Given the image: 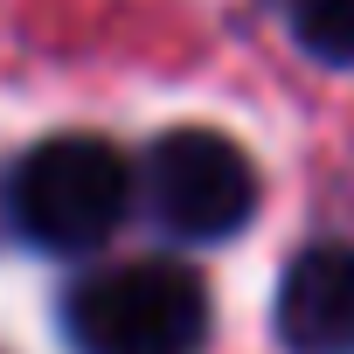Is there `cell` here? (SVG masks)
Masks as SVG:
<instances>
[{"label":"cell","mask_w":354,"mask_h":354,"mask_svg":"<svg viewBox=\"0 0 354 354\" xmlns=\"http://www.w3.org/2000/svg\"><path fill=\"white\" fill-rule=\"evenodd\" d=\"M132 188L139 181H132V167L111 139L56 132V139L21 153L15 181H8V216H15L21 243H35L49 257H91L125 223Z\"/></svg>","instance_id":"1"},{"label":"cell","mask_w":354,"mask_h":354,"mask_svg":"<svg viewBox=\"0 0 354 354\" xmlns=\"http://www.w3.org/2000/svg\"><path fill=\"white\" fill-rule=\"evenodd\" d=\"M63 333L77 354H202L209 292L181 257H125L70 285Z\"/></svg>","instance_id":"2"},{"label":"cell","mask_w":354,"mask_h":354,"mask_svg":"<svg viewBox=\"0 0 354 354\" xmlns=\"http://www.w3.org/2000/svg\"><path fill=\"white\" fill-rule=\"evenodd\" d=\"M139 202L174 243H223L257 216V167L230 132L174 125L146 146Z\"/></svg>","instance_id":"3"},{"label":"cell","mask_w":354,"mask_h":354,"mask_svg":"<svg viewBox=\"0 0 354 354\" xmlns=\"http://www.w3.org/2000/svg\"><path fill=\"white\" fill-rule=\"evenodd\" d=\"M285 354H354V243H313L285 264L271 306Z\"/></svg>","instance_id":"4"},{"label":"cell","mask_w":354,"mask_h":354,"mask_svg":"<svg viewBox=\"0 0 354 354\" xmlns=\"http://www.w3.org/2000/svg\"><path fill=\"white\" fill-rule=\"evenodd\" d=\"M285 21L306 56L354 63V0H285Z\"/></svg>","instance_id":"5"}]
</instances>
